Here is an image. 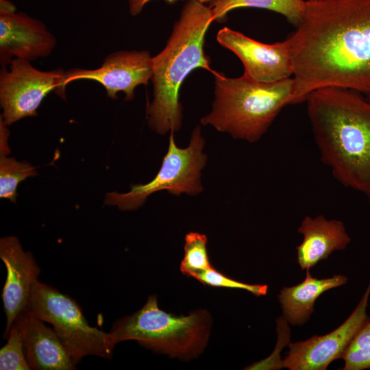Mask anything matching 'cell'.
<instances>
[{
  "label": "cell",
  "instance_id": "cell-12",
  "mask_svg": "<svg viewBox=\"0 0 370 370\" xmlns=\"http://www.w3.org/2000/svg\"><path fill=\"white\" fill-rule=\"evenodd\" d=\"M0 259L7 271L1 294L6 317L3 335L7 338L13 322L27 308L32 286L38 280L40 269L33 255L25 251L14 236L1 238Z\"/></svg>",
  "mask_w": 370,
  "mask_h": 370
},
{
  "label": "cell",
  "instance_id": "cell-15",
  "mask_svg": "<svg viewBox=\"0 0 370 370\" xmlns=\"http://www.w3.org/2000/svg\"><path fill=\"white\" fill-rule=\"evenodd\" d=\"M298 232L304 236L296 248L302 270L312 267L334 251L344 249L351 241L342 221L328 220L323 215L305 217Z\"/></svg>",
  "mask_w": 370,
  "mask_h": 370
},
{
  "label": "cell",
  "instance_id": "cell-25",
  "mask_svg": "<svg viewBox=\"0 0 370 370\" xmlns=\"http://www.w3.org/2000/svg\"><path fill=\"white\" fill-rule=\"evenodd\" d=\"M367 99L370 102V95L367 96Z\"/></svg>",
  "mask_w": 370,
  "mask_h": 370
},
{
  "label": "cell",
  "instance_id": "cell-7",
  "mask_svg": "<svg viewBox=\"0 0 370 370\" xmlns=\"http://www.w3.org/2000/svg\"><path fill=\"white\" fill-rule=\"evenodd\" d=\"M204 139L199 127L192 133L186 148L178 147L173 132H171L168 151L156 177L145 184L131 186L129 192H108L104 204L114 206L122 210H134L140 207L151 194L166 190L180 195L187 193L195 195L202 190L201 171L205 166L207 157L202 150Z\"/></svg>",
  "mask_w": 370,
  "mask_h": 370
},
{
  "label": "cell",
  "instance_id": "cell-17",
  "mask_svg": "<svg viewBox=\"0 0 370 370\" xmlns=\"http://www.w3.org/2000/svg\"><path fill=\"white\" fill-rule=\"evenodd\" d=\"M8 125L0 119V197L15 203L16 188L27 177L37 175L36 168L27 161H17L10 153Z\"/></svg>",
  "mask_w": 370,
  "mask_h": 370
},
{
  "label": "cell",
  "instance_id": "cell-4",
  "mask_svg": "<svg viewBox=\"0 0 370 370\" xmlns=\"http://www.w3.org/2000/svg\"><path fill=\"white\" fill-rule=\"evenodd\" d=\"M214 74L212 111L200 120L203 125L229 133L249 143L258 141L282 109L291 104L294 80L289 77L264 83L246 77H227Z\"/></svg>",
  "mask_w": 370,
  "mask_h": 370
},
{
  "label": "cell",
  "instance_id": "cell-8",
  "mask_svg": "<svg viewBox=\"0 0 370 370\" xmlns=\"http://www.w3.org/2000/svg\"><path fill=\"white\" fill-rule=\"evenodd\" d=\"M65 73L58 69L40 71L30 62L14 58L10 68L0 71L1 118L8 126L27 116L37 114L43 99L51 91L65 97Z\"/></svg>",
  "mask_w": 370,
  "mask_h": 370
},
{
  "label": "cell",
  "instance_id": "cell-6",
  "mask_svg": "<svg viewBox=\"0 0 370 370\" xmlns=\"http://www.w3.org/2000/svg\"><path fill=\"white\" fill-rule=\"evenodd\" d=\"M27 308L53 325L75 365L88 356L110 359L117 344L110 332L90 326L69 295L39 280L32 286Z\"/></svg>",
  "mask_w": 370,
  "mask_h": 370
},
{
  "label": "cell",
  "instance_id": "cell-16",
  "mask_svg": "<svg viewBox=\"0 0 370 370\" xmlns=\"http://www.w3.org/2000/svg\"><path fill=\"white\" fill-rule=\"evenodd\" d=\"M341 275L330 278L312 277L307 269L304 280L294 286L284 287L278 295L284 318L292 325H302L314 310L316 299L324 292L346 284Z\"/></svg>",
  "mask_w": 370,
  "mask_h": 370
},
{
  "label": "cell",
  "instance_id": "cell-10",
  "mask_svg": "<svg viewBox=\"0 0 370 370\" xmlns=\"http://www.w3.org/2000/svg\"><path fill=\"white\" fill-rule=\"evenodd\" d=\"M217 40L241 60L244 66L243 75L247 78L258 82L271 83L291 77L293 75L286 39L265 44L241 32L223 27L218 32Z\"/></svg>",
  "mask_w": 370,
  "mask_h": 370
},
{
  "label": "cell",
  "instance_id": "cell-5",
  "mask_svg": "<svg viewBox=\"0 0 370 370\" xmlns=\"http://www.w3.org/2000/svg\"><path fill=\"white\" fill-rule=\"evenodd\" d=\"M210 326L206 310L176 316L160 309L157 296L151 295L140 310L114 322L110 332L116 343L136 341L154 352L190 359L206 347Z\"/></svg>",
  "mask_w": 370,
  "mask_h": 370
},
{
  "label": "cell",
  "instance_id": "cell-21",
  "mask_svg": "<svg viewBox=\"0 0 370 370\" xmlns=\"http://www.w3.org/2000/svg\"><path fill=\"white\" fill-rule=\"evenodd\" d=\"M342 358L344 370L370 369V318L356 333Z\"/></svg>",
  "mask_w": 370,
  "mask_h": 370
},
{
  "label": "cell",
  "instance_id": "cell-19",
  "mask_svg": "<svg viewBox=\"0 0 370 370\" xmlns=\"http://www.w3.org/2000/svg\"><path fill=\"white\" fill-rule=\"evenodd\" d=\"M207 237L198 232H189L185 236L184 257L180 271L184 275L194 278L197 273L212 267L207 250Z\"/></svg>",
  "mask_w": 370,
  "mask_h": 370
},
{
  "label": "cell",
  "instance_id": "cell-9",
  "mask_svg": "<svg viewBox=\"0 0 370 370\" xmlns=\"http://www.w3.org/2000/svg\"><path fill=\"white\" fill-rule=\"evenodd\" d=\"M369 296L370 284L351 315L338 328L325 335H315L290 343L283 367L290 370H325L333 360L342 358L356 333L369 319L367 314Z\"/></svg>",
  "mask_w": 370,
  "mask_h": 370
},
{
  "label": "cell",
  "instance_id": "cell-22",
  "mask_svg": "<svg viewBox=\"0 0 370 370\" xmlns=\"http://www.w3.org/2000/svg\"><path fill=\"white\" fill-rule=\"evenodd\" d=\"M194 278L204 285L212 287L243 289L257 297L265 295L268 291L267 284H249L236 281L217 271L213 267L197 273L194 276Z\"/></svg>",
  "mask_w": 370,
  "mask_h": 370
},
{
  "label": "cell",
  "instance_id": "cell-24",
  "mask_svg": "<svg viewBox=\"0 0 370 370\" xmlns=\"http://www.w3.org/2000/svg\"><path fill=\"white\" fill-rule=\"evenodd\" d=\"M14 5L8 0H0V12H15Z\"/></svg>",
  "mask_w": 370,
  "mask_h": 370
},
{
  "label": "cell",
  "instance_id": "cell-1",
  "mask_svg": "<svg viewBox=\"0 0 370 370\" xmlns=\"http://www.w3.org/2000/svg\"><path fill=\"white\" fill-rule=\"evenodd\" d=\"M286 40L293 67L291 104L338 87L370 95V0H307Z\"/></svg>",
  "mask_w": 370,
  "mask_h": 370
},
{
  "label": "cell",
  "instance_id": "cell-11",
  "mask_svg": "<svg viewBox=\"0 0 370 370\" xmlns=\"http://www.w3.org/2000/svg\"><path fill=\"white\" fill-rule=\"evenodd\" d=\"M152 57L147 51H121L108 55L101 66L95 69H72L65 73V85L79 79L99 82L107 96L116 99L122 92L127 101L134 98V90L147 85L151 79Z\"/></svg>",
  "mask_w": 370,
  "mask_h": 370
},
{
  "label": "cell",
  "instance_id": "cell-3",
  "mask_svg": "<svg viewBox=\"0 0 370 370\" xmlns=\"http://www.w3.org/2000/svg\"><path fill=\"white\" fill-rule=\"evenodd\" d=\"M214 21L210 7L188 0L164 49L152 57L153 99L147 106L149 126L160 134L178 131L182 125L180 89L186 76L202 68L212 72L204 53L206 33Z\"/></svg>",
  "mask_w": 370,
  "mask_h": 370
},
{
  "label": "cell",
  "instance_id": "cell-2",
  "mask_svg": "<svg viewBox=\"0 0 370 370\" xmlns=\"http://www.w3.org/2000/svg\"><path fill=\"white\" fill-rule=\"evenodd\" d=\"M305 101L322 162L370 202V102L338 87L314 90Z\"/></svg>",
  "mask_w": 370,
  "mask_h": 370
},
{
  "label": "cell",
  "instance_id": "cell-20",
  "mask_svg": "<svg viewBox=\"0 0 370 370\" xmlns=\"http://www.w3.org/2000/svg\"><path fill=\"white\" fill-rule=\"evenodd\" d=\"M7 338V343L0 349V369H31L25 354L23 329L17 319L13 322Z\"/></svg>",
  "mask_w": 370,
  "mask_h": 370
},
{
  "label": "cell",
  "instance_id": "cell-13",
  "mask_svg": "<svg viewBox=\"0 0 370 370\" xmlns=\"http://www.w3.org/2000/svg\"><path fill=\"white\" fill-rule=\"evenodd\" d=\"M56 40L39 20L23 12H0V63L14 58L29 62L48 56Z\"/></svg>",
  "mask_w": 370,
  "mask_h": 370
},
{
  "label": "cell",
  "instance_id": "cell-18",
  "mask_svg": "<svg viewBox=\"0 0 370 370\" xmlns=\"http://www.w3.org/2000/svg\"><path fill=\"white\" fill-rule=\"evenodd\" d=\"M209 6L214 21L223 22L230 11L243 8L269 10L284 16L288 22L297 26L303 15L304 0H213Z\"/></svg>",
  "mask_w": 370,
  "mask_h": 370
},
{
  "label": "cell",
  "instance_id": "cell-23",
  "mask_svg": "<svg viewBox=\"0 0 370 370\" xmlns=\"http://www.w3.org/2000/svg\"><path fill=\"white\" fill-rule=\"evenodd\" d=\"M153 0H128L130 12L133 15H136L140 12L144 5L148 2ZM168 3H173L178 0H163ZM203 4L210 3L213 0H196Z\"/></svg>",
  "mask_w": 370,
  "mask_h": 370
},
{
  "label": "cell",
  "instance_id": "cell-14",
  "mask_svg": "<svg viewBox=\"0 0 370 370\" xmlns=\"http://www.w3.org/2000/svg\"><path fill=\"white\" fill-rule=\"evenodd\" d=\"M24 336L27 363L34 370H73L76 365L53 328L27 308L16 318Z\"/></svg>",
  "mask_w": 370,
  "mask_h": 370
}]
</instances>
